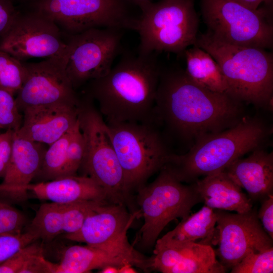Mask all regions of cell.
I'll list each match as a JSON object with an SVG mask.
<instances>
[{"label": "cell", "mask_w": 273, "mask_h": 273, "mask_svg": "<svg viewBox=\"0 0 273 273\" xmlns=\"http://www.w3.org/2000/svg\"><path fill=\"white\" fill-rule=\"evenodd\" d=\"M241 102L225 93L205 88L179 68H161L154 119L181 138L220 131L243 118Z\"/></svg>", "instance_id": "cell-1"}, {"label": "cell", "mask_w": 273, "mask_h": 273, "mask_svg": "<svg viewBox=\"0 0 273 273\" xmlns=\"http://www.w3.org/2000/svg\"><path fill=\"white\" fill-rule=\"evenodd\" d=\"M121 55L106 75L85 84V95L97 102L106 123L154 122L162 68L157 53Z\"/></svg>", "instance_id": "cell-2"}, {"label": "cell", "mask_w": 273, "mask_h": 273, "mask_svg": "<svg viewBox=\"0 0 273 273\" xmlns=\"http://www.w3.org/2000/svg\"><path fill=\"white\" fill-rule=\"evenodd\" d=\"M268 132L260 120L243 118L229 128L196 138L186 154L172 153L165 166L179 181L191 184L201 176L223 171L237 159L259 148Z\"/></svg>", "instance_id": "cell-3"}, {"label": "cell", "mask_w": 273, "mask_h": 273, "mask_svg": "<svg viewBox=\"0 0 273 273\" xmlns=\"http://www.w3.org/2000/svg\"><path fill=\"white\" fill-rule=\"evenodd\" d=\"M193 46L208 53L219 64L227 83L228 95L241 103L272 108V53L226 43L207 32L198 35Z\"/></svg>", "instance_id": "cell-4"}, {"label": "cell", "mask_w": 273, "mask_h": 273, "mask_svg": "<svg viewBox=\"0 0 273 273\" xmlns=\"http://www.w3.org/2000/svg\"><path fill=\"white\" fill-rule=\"evenodd\" d=\"M106 123L123 170L126 192L132 200L133 194L166 165L172 153L154 122Z\"/></svg>", "instance_id": "cell-5"}, {"label": "cell", "mask_w": 273, "mask_h": 273, "mask_svg": "<svg viewBox=\"0 0 273 273\" xmlns=\"http://www.w3.org/2000/svg\"><path fill=\"white\" fill-rule=\"evenodd\" d=\"M138 6L142 13L135 28L140 36L138 53L179 54L194 44L199 19L194 0L149 1Z\"/></svg>", "instance_id": "cell-6"}, {"label": "cell", "mask_w": 273, "mask_h": 273, "mask_svg": "<svg viewBox=\"0 0 273 273\" xmlns=\"http://www.w3.org/2000/svg\"><path fill=\"white\" fill-rule=\"evenodd\" d=\"M136 204L144 223L135 242L144 249L153 246L171 221L185 218L202 199L194 183L184 184L165 166L155 180L137 191Z\"/></svg>", "instance_id": "cell-7"}, {"label": "cell", "mask_w": 273, "mask_h": 273, "mask_svg": "<svg viewBox=\"0 0 273 273\" xmlns=\"http://www.w3.org/2000/svg\"><path fill=\"white\" fill-rule=\"evenodd\" d=\"M79 105L78 121L84 141L80 168L105 192L108 201L126 206L130 203L123 170L111 142L105 121L94 101L84 95Z\"/></svg>", "instance_id": "cell-8"}, {"label": "cell", "mask_w": 273, "mask_h": 273, "mask_svg": "<svg viewBox=\"0 0 273 273\" xmlns=\"http://www.w3.org/2000/svg\"><path fill=\"white\" fill-rule=\"evenodd\" d=\"M207 33L232 44L270 49L273 25L265 8L252 10L233 0H201Z\"/></svg>", "instance_id": "cell-9"}, {"label": "cell", "mask_w": 273, "mask_h": 273, "mask_svg": "<svg viewBox=\"0 0 273 273\" xmlns=\"http://www.w3.org/2000/svg\"><path fill=\"white\" fill-rule=\"evenodd\" d=\"M122 0H33L31 10L53 21L66 36L92 28H135L138 18Z\"/></svg>", "instance_id": "cell-10"}, {"label": "cell", "mask_w": 273, "mask_h": 273, "mask_svg": "<svg viewBox=\"0 0 273 273\" xmlns=\"http://www.w3.org/2000/svg\"><path fill=\"white\" fill-rule=\"evenodd\" d=\"M124 32L116 28H92L67 36L66 71L75 90L109 72L123 52Z\"/></svg>", "instance_id": "cell-11"}, {"label": "cell", "mask_w": 273, "mask_h": 273, "mask_svg": "<svg viewBox=\"0 0 273 273\" xmlns=\"http://www.w3.org/2000/svg\"><path fill=\"white\" fill-rule=\"evenodd\" d=\"M63 34L53 21L39 13L18 12L9 29L0 37V50L21 61L60 56L67 49Z\"/></svg>", "instance_id": "cell-12"}, {"label": "cell", "mask_w": 273, "mask_h": 273, "mask_svg": "<svg viewBox=\"0 0 273 273\" xmlns=\"http://www.w3.org/2000/svg\"><path fill=\"white\" fill-rule=\"evenodd\" d=\"M214 211L218 245L215 252L227 270L231 269L249 253L273 247V239L264 230L256 209L236 213L220 209Z\"/></svg>", "instance_id": "cell-13"}, {"label": "cell", "mask_w": 273, "mask_h": 273, "mask_svg": "<svg viewBox=\"0 0 273 273\" xmlns=\"http://www.w3.org/2000/svg\"><path fill=\"white\" fill-rule=\"evenodd\" d=\"M66 51L39 62H25L27 76L15 98L20 112L29 107L57 103L79 105L80 100L66 71Z\"/></svg>", "instance_id": "cell-14"}, {"label": "cell", "mask_w": 273, "mask_h": 273, "mask_svg": "<svg viewBox=\"0 0 273 273\" xmlns=\"http://www.w3.org/2000/svg\"><path fill=\"white\" fill-rule=\"evenodd\" d=\"M146 257L137 252L128 240L99 248L86 245L66 248L54 273H84L111 265L118 268L130 264L143 269Z\"/></svg>", "instance_id": "cell-15"}, {"label": "cell", "mask_w": 273, "mask_h": 273, "mask_svg": "<svg viewBox=\"0 0 273 273\" xmlns=\"http://www.w3.org/2000/svg\"><path fill=\"white\" fill-rule=\"evenodd\" d=\"M150 269L163 273H224L213 247L195 243H171L157 240Z\"/></svg>", "instance_id": "cell-16"}, {"label": "cell", "mask_w": 273, "mask_h": 273, "mask_svg": "<svg viewBox=\"0 0 273 273\" xmlns=\"http://www.w3.org/2000/svg\"><path fill=\"white\" fill-rule=\"evenodd\" d=\"M139 210L129 213L126 206L105 203L92 212L76 232L65 238L86 245L102 248L127 240L126 233Z\"/></svg>", "instance_id": "cell-17"}, {"label": "cell", "mask_w": 273, "mask_h": 273, "mask_svg": "<svg viewBox=\"0 0 273 273\" xmlns=\"http://www.w3.org/2000/svg\"><path fill=\"white\" fill-rule=\"evenodd\" d=\"M78 107L57 103L26 108L23 111L22 124L17 132L33 142L50 145L77 123Z\"/></svg>", "instance_id": "cell-18"}, {"label": "cell", "mask_w": 273, "mask_h": 273, "mask_svg": "<svg viewBox=\"0 0 273 273\" xmlns=\"http://www.w3.org/2000/svg\"><path fill=\"white\" fill-rule=\"evenodd\" d=\"M15 131L10 161L0 184V196L11 200L26 197L27 187L37 175L46 149Z\"/></svg>", "instance_id": "cell-19"}, {"label": "cell", "mask_w": 273, "mask_h": 273, "mask_svg": "<svg viewBox=\"0 0 273 273\" xmlns=\"http://www.w3.org/2000/svg\"><path fill=\"white\" fill-rule=\"evenodd\" d=\"M247 158H240L223 171L253 201L273 195V154L258 148Z\"/></svg>", "instance_id": "cell-20"}, {"label": "cell", "mask_w": 273, "mask_h": 273, "mask_svg": "<svg viewBox=\"0 0 273 273\" xmlns=\"http://www.w3.org/2000/svg\"><path fill=\"white\" fill-rule=\"evenodd\" d=\"M27 191L31 192L40 200L59 204L83 200L108 202L104 190L92 178L85 175L66 176L30 184Z\"/></svg>", "instance_id": "cell-21"}, {"label": "cell", "mask_w": 273, "mask_h": 273, "mask_svg": "<svg viewBox=\"0 0 273 273\" xmlns=\"http://www.w3.org/2000/svg\"><path fill=\"white\" fill-rule=\"evenodd\" d=\"M193 183L202 202L211 208L237 213L252 208V200L224 171L205 176Z\"/></svg>", "instance_id": "cell-22"}, {"label": "cell", "mask_w": 273, "mask_h": 273, "mask_svg": "<svg viewBox=\"0 0 273 273\" xmlns=\"http://www.w3.org/2000/svg\"><path fill=\"white\" fill-rule=\"evenodd\" d=\"M216 223L214 209L204 205L197 212L183 219L173 230L158 240L171 243L192 242L212 247L217 244Z\"/></svg>", "instance_id": "cell-23"}, {"label": "cell", "mask_w": 273, "mask_h": 273, "mask_svg": "<svg viewBox=\"0 0 273 273\" xmlns=\"http://www.w3.org/2000/svg\"><path fill=\"white\" fill-rule=\"evenodd\" d=\"M188 77L210 90L227 94L228 85L219 64L207 52L196 46L184 52Z\"/></svg>", "instance_id": "cell-24"}, {"label": "cell", "mask_w": 273, "mask_h": 273, "mask_svg": "<svg viewBox=\"0 0 273 273\" xmlns=\"http://www.w3.org/2000/svg\"><path fill=\"white\" fill-rule=\"evenodd\" d=\"M63 204L44 203L37 210L28 229L36 233L39 239L51 241L63 233Z\"/></svg>", "instance_id": "cell-25"}, {"label": "cell", "mask_w": 273, "mask_h": 273, "mask_svg": "<svg viewBox=\"0 0 273 273\" xmlns=\"http://www.w3.org/2000/svg\"><path fill=\"white\" fill-rule=\"evenodd\" d=\"M73 128L49 145L46 150L41 168L36 175L42 179V181L65 176L67 148Z\"/></svg>", "instance_id": "cell-26"}, {"label": "cell", "mask_w": 273, "mask_h": 273, "mask_svg": "<svg viewBox=\"0 0 273 273\" xmlns=\"http://www.w3.org/2000/svg\"><path fill=\"white\" fill-rule=\"evenodd\" d=\"M25 62L0 50V87L13 95L22 87L27 76Z\"/></svg>", "instance_id": "cell-27"}, {"label": "cell", "mask_w": 273, "mask_h": 273, "mask_svg": "<svg viewBox=\"0 0 273 273\" xmlns=\"http://www.w3.org/2000/svg\"><path fill=\"white\" fill-rule=\"evenodd\" d=\"M106 202H108L83 200L63 204V233L70 234L78 231L86 217L99 206Z\"/></svg>", "instance_id": "cell-28"}, {"label": "cell", "mask_w": 273, "mask_h": 273, "mask_svg": "<svg viewBox=\"0 0 273 273\" xmlns=\"http://www.w3.org/2000/svg\"><path fill=\"white\" fill-rule=\"evenodd\" d=\"M273 247L261 252H252L231 268V273H272Z\"/></svg>", "instance_id": "cell-29"}, {"label": "cell", "mask_w": 273, "mask_h": 273, "mask_svg": "<svg viewBox=\"0 0 273 273\" xmlns=\"http://www.w3.org/2000/svg\"><path fill=\"white\" fill-rule=\"evenodd\" d=\"M39 239L37 234L29 229L24 233L0 234V264Z\"/></svg>", "instance_id": "cell-30"}, {"label": "cell", "mask_w": 273, "mask_h": 273, "mask_svg": "<svg viewBox=\"0 0 273 273\" xmlns=\"http://www.w3.org/2000/svg\"><path fill=\"white\" fill-rule=\"evenodd\" d=\"M23 115L18 109L14 95L0 87V128L18 131Z\"/></svg>", "instance_id": "cell-31"}, {"label": "cell", "mask_w": 273, "mask_h": 273, "mask_svg": "<svg viewBox=\"0 0 273 273\" xmlns=\"http://www.w3.org/2000/svg\"><path fill=\"white\" fill-rule=\"evenodd\" d=\"M84 154V141L80 129L79 121L74 126L67 151L65 176L76 175Z\"/></svg>", "instance_id": "cell-32"}, {"label": "cell", "mask_w": 273, "mask_h": 273, "mask_svg": "<svg viewBox=\"0 0 273 273\" xmlns=\"http://www.w3.org/2000/svg\"><path fill=\"white\" fill-rule=\"evenodd\" d=\"M26 222L25 217L20 211L0 201V234L21 232Z\"/></svg>", "instance_id": "cell-33"}, {"label": "cell", "mask_w": 273, "mask_h": 273, "mask_svg": "<svg viewBox=\"0 0 273 273\" xmlns=\"http://www.w3.org/2000/svg\"><path fill=\"white\" fill-rule=\"evenodd\" d=\"M37 241L24 247L0 264V273H19L22 268L33 255L43 251L42 245L37 242Z\"/></svg>", "instance_id": "cell-34"}, {"label": "cell", "mask_w": 273, "mask_h": 273, "mask_svg": "<svg viewBox=\"0 0 273 273\" xmlns=\"http://www.w3.org/2000/svg\"><path fill=\"white\" fill-rule=\"evenodd\" d=\"M55 266L44 258L42 251L33 255L19 273H54Z\"/></svg>", "instance_id": "cell-35"}, {"label": "cell", "mask_w": 273, "mask_h": 273, "mask_svg": "<svg viewBox=\"0 0 273 273\" xmlns=\"http://www.w3.org/2000/svg\"><path fill=\"white\" fill-rule=\"evenodd\" d=\"M14 132L8 129L0 133V178L4 177L10 161Z\"/></svg>", "instance_id": "cell-36"}, {"label": "cell", "mask_w": 273, "mask_h": 273, "mask_svg": "<svg viewBox=\"0 0 273 273\" xmlns=\"http://www.w3.org/2000/svg\"><path fill=\"white\" fill-rule=\"evenodd\" d=\"M257 216L267 234L273 239V195H270L261 201Z\"/></svg>", "instance_id": "cell-37"}, {"label": "cell", "mask_w": 273, "mask_h": 273, "mask_svg": "<svg viewBox=\"0 0 273 273\" xmlns=\"http://www.w3.org/2000/svg\"><path fill=\"white\" fill-rule=\"evenodd\" d=\"M18 12L11 0H0V37L9 29Z\"/></svg>", "instance_id": "cell-38"}, {"label": "cell", "mask_w": 273, "mask_h": 273, "mask_svg": "<svg viewBox=\"0 0 273 273\" xmlns=\"http://www.w3.org/2000/svg\"><path fill=\"white\" fill-rule=\"evenodd\" d=\"M241 5L246 7L252 10L258 9L259 5L263 1L266 0H233Z\"/></svg>", "instance_id": "cell-39"}, {"label": "cell", "mask_w": 273, "mask_h": 273, "mask_svg": "<svg viewBox=\"0 0 273 273\" xmlns=\"http://www.w3.org/2000/svg\"><path fill=\"white\" fill-rule=\"evenodd\" d=\"M119 273H134L136 271L132 267L130 264H125L118 268Z\"/></svg>", "instance_id": "cell-40"}, {"label": "cell", "mask_w": 273, "mask_h": 273, "mask_svg": "<svg viewBox=\"0 0 273 273\" xmlns=\"http://www.w3.org/2000/svg\"><path fill=\"white\" fill-rule=\"evenodd\" d=\"M101 273H118V268L114 266H107L101 269Z\"/></svg>", "instance_id": "cell-41"}, {"label": "cell", "mask_w": 273, "mask_h": 273, "mask_svg": "<svg viewBox=\"0 0 273 273\" xmlns=\"http://www.w3.org/2000/svg\"><path fill=\"white\" fill-rule=\"evenodd\" d=\"M122 1H124L127 4L129 3H134L136 5H139V4L141 3L149 2L150 0H122Z\"/></svg>", "instance_id": "cell-42"}, {"label": "cell", "mask_w": 273, "mask_h": 273, "mask_svg": "<svg viewBox=\"0 0 273 273\" xmlns=\"http://www.w3.org/2000/svg\"><path fill=\"white\" fill-rule=\"evenodd\" d=\"M25 1H30V2H31V1H33V0H25Z\"/></svg>", "instance_id": "cell-43"}]
</instances>
